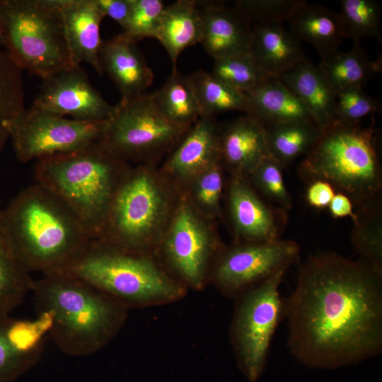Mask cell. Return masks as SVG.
I'll use <instances>...</instances> for the list:
<instances>
[{
    "label": "cell",
    "mask_w": 382,
    "mask_h": 382,
    "mask_svg": "<svg viewBox=\"0 0 382 382\" xmlns=\"http://www.w3.org/2000/svg\"><path fill=\"white\" fill-rule=\"evenodd\" d=\"M205 219L190 200L182 199L159 241L169 268L183 284L195 290L204 287L224 248Z\"/></svg>",
    "instance_id": "obj_11"
},
{
    "label": "cell",
    "mask_w": 382,
    "mask_h": 382,
    "mask_svg": "<svg viewBox=\"0 0 382 382\" xmlns=\"http://www.w3.org/2000/svg\"><path fill=\"white\" fill-rule=\"evenodd\" d=\"M149 166L129 168L113 197L98 240L117 249L149 254L159 242L170 201L163 183Z\"/></svg>",
    "instance_id": "obj_8"
},
{
    "label": "cell",
    "mask_w": 382,
    "mask_h": 382,
    "mask_svg": "<svg viewBox=\"0 0 382 382\" xmlns=\"http://www.w3.org/2000/svg\"><path fill=\"white\" fill-rule=\"evenodd\" d=\"M58 1L73 63L88 64L102 75L100 24L104 16L96 0Z\"/></svg>",
    "instance_id": "obj_18"
},
{
    "label": "cell",
    "mask_w": 382,
    "mask_h": 382,
    "mask_svg": "<svg viewBox=\"0 0 382 382\" xmlns=\"http://www.w3.org/2000/svg\"><path fill=\"white\" fill-rule=\"evenodd\" d=\"M63 270L128 308L169 303L186 294L185 286L149 254L124 251L96 240Z\"/></svg>",
    "instance_id": "obj_6"
},
{
    "label": "cell",
    "mask_w": 382,
    "mask_h": 382,
    "mask_svg": "<svg viewBox=\"0 0 382 382\" xmlns=\"http://www.w3.org/2000/svg\"><path fill=\"white\" fill-rule=\"evenodd\" d=\"M252 26L248 53L270 76L279 78L306 57L301 40L282 23Z\"/></svg>",
    "instance_id": "obj_22"
},
{
    "label": "cell",
    "mask_w": 382,
    "mask_h": 382,
    "mask_svg": "<svg viewBox=\"0 0 382 382\" xmlns=\"http://www.w3.org/2000/svg\"><path fill=\"white\" fill-rule=\"evenodd\" d=\"M14 248L31 273L66 268L91 241L71 208L36 182L1 211Z\"/></svg>",
    "instance_id": "obj_3"
},
{
    "label": "cell",
    "mask_w": 382,
    "mask_h": 382,
    "mask_svg": "<svg viewBox=\"0 0 382 382\" xmlns=\"http://www.w3.org/2000/svg\"><path fill=\"white\" fill-rule=\"evenodd\" d=\"M32 106L71 119L101 122L112 114V105L91 83L80 64H73L43 79Z\"/></svg>",
    "instance_id": "obj_14"
},
{
    "label": "cell",
    "mask_w": 382,
    "mask_h": 382,
    "mask_svg": "<svg viewBox=\"0 0 382 382\" xmlns=\"http://www.w3.org/2000/svg\"><path fill=\"white\" fill-rule=\"evenodd\" d=\"M284 167L274 158H265L247 178L266 201L288 212L292 207L291 195L286 186Z\"/></svg>",
    "instance_id": "obj_36"
},
{
    "label": "cell",
    "mask_w": 382,
    "mask_h": 382,
    "mask_svg": "<svg viewBox=\"0 0 382 382\" xmlns=\"http://www.w3.org/2000/svg\"><path fill=\"white\" fill-rule=\"evenodd\" d=\"M227 196L235 243H264L282 238L288 212L266 201L247 178L231 177Z\"/></svg>",
    "instance_id": "obj_15"
},
{
    "label": "cell",
    "mask_w": 382,
    "mask_h": 382,
    "mask_svg": "<svg viewBox=\"0 0 382 382\" xmlns=\"http://www.w3.org/2000/svg\"><path fill=\"white\" fill-rule=\"evenodd\" d=\"M165 7L161 0H132L129 17L121 33L136 42L154 38Z\"/></svg>",
    "instance_id": "obj_39"
},
{
    "label": "cell",
    "mask_w": 382,
    "mask_h": 382,
    "mask_svg": "<svg viewBox=\"0 0 382 382\" xmlns=\"http://www.w3.org/2000/svg\"><path fill=\"white\" fill-rule=\"evenodd\" d=\"M151 93L160 112L175 124L192 126L201 117L191 79L176 68H173L163 86Z\"/></svg>",
    "instance_id": "obj_28"
},
{
    "label": "cell",
    "mask_w": 382,
    "mask_h": 382,
    "mask_svg": "<svg viewBox=\"0 0 382 382\" xmlns=\"http://www.w3.org/2000/svg\"><path fill=\"white\" fill-rule=\"evenodd\" d=\"M319 68L337 92L362 88L382 69L381 57L372 60L359 43L347 52L339 50L322 57Z\"/></svg>",
    "instance_id": "obj_26"
},
{
    "label": "cell",
    "mask_w": 382,
    "mask_h": 382,
    "mask_svg": "<svg viewBox=\"0 0 382 382\" xmlns=\"http://www.w3.org/2000/svg\"><path fill=\"white\" fill-rule=\"evenodd\" d=\"M189 183L191 185L190 202L195 208L206 219L220 217L224 186L221 160L202 170Z\"/></svg>",
    "instance_id": "obj_35"
},
{
    "label": "cell",
    "mask_w": 382,
    "mask_h": 382,
    "mask_svg": "<svg viewBox=\"0 0 382 382\" xmlns=\"http://www.w3.org/2000/svg\"><path fill=\"white\" fill-rule=\"evenodd\" d=\"M31 291L38 312L52 317L50 335L63 353L93 354L107 345L127 317L125 304L66 270L34 279Z\"/></svg>",
    "instance_id": "obj_2"
},
{
    "label": "cell",
    "mask_w": 382,
    "mask_h": 382,
    "mask_svg": "<svg viewBox=\"0 0 382 382\" xmlns=\"http://www.w3.org/2000/svg\"><path fill=\"white\" fill-rule=\"evenodd\" d=\"M336 190L329 183L317 180L308 183L305 198L312 208L322 210L328 208Z\"/></svg>",
    "instance_id": "obj_41"
},
{
    "label": "cell",
    "mask_w": 382,
    "mask_h": 382,
    "mask_svg": "<svg viewBox=\"0 0 382 382\" xmlns=\"http://www.w3.org/2000/svg\"><path fill=\"white\" fill-rule=\"evenodd\" d=\"M191 126L175 124L156 106L152 93L121 98L104 123L100 142L127 162L148 160L174 146Z\"/></svg>",
    "instance_id": "obj_9"
},
{
    "label": "cell",
    "mask_w": 382,
    "mask_h": 382,
    "mask_svg": "<svg viewBox=\"0 0 382 382\" xmlns=\"http://www.w3.org/2000/svg\"><path fill=\"white\" fill-rule=\"evenodd\" d=\"M5 44V40H4V30H3V26L0 17V47H4Z\"/></svg>",
    "instance_id": "obj_44"
},
{
    "label": "cell",
    "mask_w": 382,
    "mask_h": 382,
    "mask_svg": "<svg viewBox=\"0 0 382 382\" xmlns=\"http://www.w3.org/2000/svg\"><path fill=\"white\" fill-rule=\"evenodd\" d=\"M330 214L334 219L355 216L354 205L351 199L346 195L336 192L328 207Z\"/></svg>",
    "instance_id": "obj_43"
},
{
    "label": "cell",
    "mask_w": 382,
    "mask_h": 382,
    "mask_svg": "<svg viewBox=\"0 0 382 382\" xmlns=\"http://www.w3.org/2000/svg\"><path fill=\"white\" fill-rule=\"evenodd\" d=\"M22 71L0 47V153L10 139L14 122L25 109Z\"/></svg>",
    "instance_id": "obj_31"
},
{
    "label": "cell",
    "mask_w": 382,
    "mask_h": 382,
    "mask_svg": "<svg viewBox=\"0 0 382 382\" xmlns=\"http://www.w3.org/2000/svg\"><path fill=\"white\" fill-rule=\"evenodd\" d=\"M290 31L310 43L323 57L338 50L343 36L340 13L304 1L288 21Z\"/></svg>",
    "instance_id": "obj_25"
},
{
    "label": "cell",
    "mask_w": 382,
    "mask_h": 382,
    "mask_svg": "<svg viewBox=\"0 0 382 382\" xmlns=\"http://www.w3.org/2000/svg\"><path fill=\"white\" fill-rule=\"evenodd\" d=\"M100 141L78 151L36 161L37 183L60 197L74 212L91 240L104 228L115 194L129 170Z\"/></svg>",
    "instance_id": "obj_4"
},
{
    "label": "cell",
    "mask_w": 382,
    "mask_h": 382,
    "mask_svg": "<svg viewBox=\"0 0 382 382\" xmlns=\"http://www.w3.org/2000/svg\"><path fill=\"white\" fill-rule=\"evenodd\" d=\"M100 64L102 71L107 74L121 93L122 98L141 94L152 84V70L136 42L122 33L103 41Z\"/></svg>",
    "instance_id": "obj_20"
},
{
    "label": "cell",
    "mask_w": 382,
    "mask_h": 382,
    "mask_svg": "<svg viewBox=\"0 0 382 382\" xmlns=\"http://www.w3.org/2000/svg\"><path fill=\"white\" fill-rule=\"evenodd\" d=\"M103 14L117 22L122 28L125 25L132 6V0H96Z\"/></svg>",
    "instance_id": "obj_42"
},
{
    "label": "cell",
    "mask_w": 382,
    "mask_h": 382,
    "mask_svg": "<svg viewBox=\"0 0 382 382\" xmlns=\"http://www.w3.org/2000/svg\"><path fill=\"white\" fill-rule=\"evenodd\" d=\"M305 0H237L233 7L251 25L289 21Z\"/></svg>",
    "instance_id": "obj_37"
},
{
    "label": "cell",
    "mask_w": 382,
    "mask_h": 382,
    "mask_svg": "<svg viewBox=\"0 0 382 382\" xmlns=\"http://www.w3.org/2000/svg\"><path fill=\"white\" fill-rule=\"evenodd\" d=\"M284 299L286 345L303 364L336 369L382 352V272L335 253L310 256Z\"/></svg>",
    "instance_id": "obj_1"
},
{
    "label": "cell",
    "mask_w": 382,
    "mask_h": 382,
    "mask_svg": "<svg viewBox=\"0 0 382 382\" xmlns=\"http://www.w3.org/2000/svg\"><path fill=\"white\" fill-rule=\"evenodd\" d=\"M381 111V102L368 95L362 88H348L337 92L335 122L359 125L366 116Z\"/></svg>",
    "instance_id": "obj_38"
},
{
    "label": "cell",
    "mask_w": 382,
    "mask_h": 382,
    "mask_svg": "<svg viewBox=\"0 0 382 382\" xmlns=\"http://www.w3.org/2000/svg\"><path fill=\"white\" fill-rule=\"evenodd\" d=\"M210 73L245 93L271 77L256 64L248 52L214 59Z\"/></svg>",
    "instance_id": "obj_34"
},
{
    "label": "cell",
    "mask_w": 382,
    "mask_h": 382,
    "mask_svg": "<svg viewBox=\"0 0 382 382\" xmlns=\"http://www.w3.org/2000/svg\"><path fill=\"white\" fill-rule=\"evenodd\" d=\"M351 241L361 260L382 272L381 199L356 208Z\"/></svg>",
    "instance_id": "obj_32"
},
{
    "label": "cell",
    "mask_w": 382,
    "mask_h": 382,
    "mask_svg": "<svg viewBox=\"0 0 382 382\" xmlns=\"http://www.w3.org/2000/svg\"><path fill=\"white\" fill-rule=\"evenodd\" d=\"M344 38L359 43L364 37L381 41V6L375 0H341Z\"/></svg>",
    "instance_id": "obj_33"
},
{
    "label": "cell",
    "mask_w": 382,
    "mask_h": 382,
    "mask_svg": "<svg viewBox=\"0 0 382 382\" xmlns=\"http://www.w3.org/2000/svg\"><path fill=\"white\" fill-rule=\"evenodd\" d=\"M202 30L197 1L178 0L166 6L154 38L166 50L173 64L187 47L200 42Z\"/></svg>",
    "instance_id": "obj_24"
},
{
    "label": "cell",
    "mask_w": 382,
    "mask_h": 382,
    "mask_svg": "<svg viewBox=\"0 0 382 382\" xmlns=\"http://www.w3.org/2000/svg\"><path fill=\"white\" fill-rule=\"evenodd\" d=\"M219 143L221 163L231 177L248 178L270 156L265 127L248 115L219 128Z\"/></svg>",
    "instance_id": "obj_16"
},
{
    "label": "cell",
    "mask_w": 382,
    "mask_h": 382,
    "mask_svg": "<svg viewBox=\"0 0 382 382\" xmlns=\"http://www.w3.org/2000/svg\"><path fill=\"white\" fill-rule=\"evenodd\" d=\"M265 128L270 155L284 168L308 154L321 134L310 122H289Z\"/></svg>",
    "instance_id": "obj_29"
},
{
    "label": "cell",
    "mask_w": 382,
    "mask_h": 382,
    "mask_svg": "<svg viewBox=\"0 0 382 382\" xmlns=\"http://www.w3.org/2000/svg\"><path fill=\"white\" fill-rule=\"evenodd\" d=\"M246 94V115L264 127L289 122L314 123L303 104L278 78L267 79Z\"/></svg>",
    "instance_id": "obj_23"
},
{
    "label": "cell",
    "mask_w": 382,
    "mask_h": 382,
    "mask_svg": "<svg viewBox=\"0 0 382 382\" xmlns=\"http://www.w3.org/2000/svg\"><path fill=\"white\" fill-rule=\"evenodd\" d=\"M281 271L236 298L230 337L238 366L253 382L262 375L277 327L284 318Z\"/></svg>",
    "instance_id": "obj_10"
},
{
    "label": "cell",
    "mask_w": 382,
    "mask_h": 382,
    "mask_svg": "<svg viewBox=\"0 0 382 382\" xmlns=\"http://www.w3.org/2000/svg\"><path fill=\"white\" fill-rule=\"evenodd\" d=\"M201 110V117H214L228 111L249 110L246 93L238 91L211 73L198 71L190 76Z\"/></svg>",
    "instance_id": "obj_30"
},
{
    "label": "cell",
    "mask_w": 382,
    "mask_h": 382,
    "mask_svg": "<svg viewBox=\"0 0 382 382\" xmlns=\"http://www.w3.org/2000/svg\"><path fill=\"white\" fill-rule=\"evenodd\" d=\"M202 30L200 44L214 59L248 52L253 26L234 8L221 1H197Z\"/></svg>",
    "instance_id": "obj_17"
},
{
    "label": "cell",
    "mask_w": 382,
    "mask_h": 382,
    "mask_svg": "<svg viewBox=\"0 0 382 382\" xmlns=\"http://www.w3.org/2000/svg\"><path fill=\"white\" fill-rule=\"evenodd\" d=\"M9 318H0V382H14L40 358L25 353L13 342L8 334Z\"/></svg>",
    "instance_id": "obj_40"
},
{
    "label": "cell",
    "mask_w": 382,
    "mask_h": 382,
    "mask_svg": "<svg viewBox=\"0 0 382 382\" xmlns=\"http://www.w3.org/2000/svg\"><path fill=\"white\" fill-rule=\"evenodd\" d=\"M278 79L301 100L321 132L335 123L337 93L310 59L306 57Z\"/></svg>",
    "instance_id": "obj_21"
},
{
    "label": "cell",
    "mask_w": 382,
    "mask_h": 382,
    "mask_svg": "<svg viewBox=\"0 0 382 382\" xmlns=\"http://www.w3.org/2000/svg\"><path fill=\"white\" fill-rule=\"evenodd\" d=\"M105 121L69 119L31 105L14 122L10 139L18 160L28 163L74 152L99 141Z\"/></svg>",
    "instance_id": "obj_12"
},
{
    "label": "cell",
    "mask_w": 382,
    "mask_h": 382,
    "mask_svg": "<svg viewBox=\"0 0 382 382\" xmlns=\"http://www.w3.org/2000/svg\"><path fill=\"white\" fill-rule=\"evenodd\" d=\"M373 122L365 127L335 122L322 132L298 167L300 178L307 184L329 183L356 208L381 199L382 170Z\"/></svg>",
    "instance_id": "obj_5"
},
{
    "label": "cell",
    "mask_w": 382,
    "mask_h": 382,
    "mask_svg": "<svg viewBox=\"0 0 382 382\" xmlns=\"http://www.w3.org/2000/svg\"><path fill=\"white\" fill-rule=\"evenodd\" d=\"M219 132L214 117H200L178 142L165 163L164 172L178 182L189 183L221 160Z\"/></svg>",
    "instance_id": "obj_19"
},
{
    "label": "cell",
    "mask_w": 382,
    "mask_h": 382,
    "mask_svg": "<svg viewBox=\"0 0 382 382\" xmlns=\"http://www.w3.org/2000/svg\"><path fill=\"white\" fill-rule=\"evenodd\" d=\"M33 280L14 248L0 211V318L23 302Z\"/></svg>",
    "instance_id": "obj_27"
},
{
    "label": "cell",
    "mask_w": 382,
    "mask_h": 382,
    "mask_svg": "<svg viewBox=\"0 0 382 382\" xmlns=\"http://www.w3.org/2000/svg\"><path fill=\"white\" fill-rule=\"evenodd\" d=\"M299 253V245L289 239L235 243L221 252L209 278L223 294L236 299L275 274L286 271Z\"/></svg>",
    "instance_id": "obj_13"
},
{
    "label": "cell",
    "mask_w": 382,
    "mask_h": 382,
    "mask_svg": "<svg viewBox=\"0 0 382 382\" xmlns=\"http://www.w3.org/2000/svg\"><path fill=\"white\" fill-rule=\"evenodd\" d=\"M5 51L42 79L74 64L58 0H0Z\"/></svg>",
    "instance_id": "obj_7"
}]
</instances>
